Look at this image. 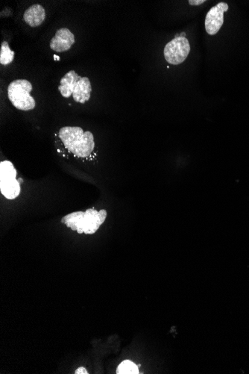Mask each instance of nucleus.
<instances>
[{"instance_id": "6e6552de", "label": "nucleus", "mask_w": 249, "mask_h": 374, "mask_svg": "<svg viewBox=\"0 0 249 374\" xmlns=\"http://www.w3.org/2000/svg\"><path fill=\"white\" fill-rule=\"evenodd\" d=\"M75 42L76 38L73 32L68 29L61 28L57 30L55 36L51 39L50 48L55 52H67L71 49Z\"/></svg>"}, {"instance_id": "9b49d317", "label": "nucleus", "mask_w": 249, "mask_h": 374, "mask_svg": "<svg viewBox=\"0 0 249 374\" xmlns=\"http://www.w3.org/2000/svg\"><path fill=\"white\" fill-rule=\"evenodd\" d=\"M138 368L136 364L131 361L126 360L119 364L116 372L119 374H137L139 373Z\"/></svg>"}, {"instance_id": "f8f14e48", "label": "nucleus", "mask_w": 249, "mask_h": 374, "mask_svg": "<svg viewBox=\"0 0 249 374\" xmlns=\"http://www.w3.org/2000/svg\"><path fill=\"white\" fill-rule=\"evenodd\" d=\"M205 3V0H190L189 3L191 6H199L202 3Z\"/></svg>"}, {"instance_id": "7ed1b4c3", "label": "nucleus", "mask_w": 249, "mask_h": 374, "mask_svg": "<svg viewBox=\"0 0 249 374\" xmlns=\"http://www.w3.org/2000/svg\"><path fill=\"white\" fill-rule=\"evenodd\" d=\"M58 90L63 97L73 95L75 102L84 104L90 99L92 86L87 77L80 76L75 70H70L62 77Z\"/></svg>"}, {"instance_id": "423d86ee", "label": "nucleus", "mask_w": 249, "mask_h": 374, "mask_svg": "<svg viewBox=\"0 0 249 374\" xmlns=\"http://www.w3.org/2000/svg\"><path fill=\"white\" fill-rule=\"evenodd\" d=\"M191 52L189 41L185 37L179 36L167 43L164 48L166 61L173 65L183 63Z\"/></svg>"}, {"instance_id": "ddd939ff", "label": "nucleus", "mask_w": 249, "mask_h": 374, "mask_svg": "<svg viewBox=\"0 0 249 374\" xmlns=\"http://www.w3.org/2000/svg\"><path fill=\"white\" fill-rule=\"evenodd\" d=\"M75 373L76 374H87L88 373V372L87 371V370H86L84 367H79V368H78L77 370H76V372H75Z\"/></svg>"}, {"instance_id": "f03ea898", "label": "nucleus", "mask_w": 249, "mask_h": 374, "mask_svg": "<svg viewBox=\"0 0 249 374\" xmlns=\"http://www.w3.org/2000/svg\"><path fill=\"white\" fill-rule=\"evenodd\" d=\"M107 211L102 209L97 211L95 208L84 211H76L64 217L62 224H66L72 230L78 233L87 235L94 234L106 219Z\"/></svg>"}, {"instance_id": "9d476101", "label": "nucleus", "mask_w": 249, "mask_h": 374, "mask_svg": "<svg viewBox=\"0 0 249 374\" xmlns=\"http://www.w3.org/2000/svg\"><path fill=\"white\" fill-rule=\"evenodd\" d=\"M14 59V52L11 50L7 41H3L0 50V64L2 65H8L12 63Z\"/></svg>"}, {"instance_id": "20e7f679", "label": "nucleus", "mask_w": 249, "mask_h": 374, "mask_svg": "<svg viewBox=\"0 0 249 374\" xmlns=\"http://www.w3.org/2000/svg\"><path fill=\"white\" fill-rule=\"evenodd\" d=\"M33 85L26 79L14 80L8 88V96L16 109L19 110H33L36 103L30 93L33 91Z\"/></svg>"}, {"instance_id": "1a4fd4ad", "label": "nucleus", "mask_w": 249, "mask_h": 374, "mask_svg": "<svg viewBox=\"0 0 249 374\" xmlns=\"http://www.w3.org/2000/svg\"><path fill=\"white\" fill-rule=\"evenodd\" d=\"M45 19V9L40 4L30 6L23 14L24 21L31 27L39 26L44 22Z\"/></svg>"}, {"instance_id": "f257e3e1", "label": "nucleus", "mask_w": 249, "mask_h": 374, "mask_svg": "<svg viewBox=\"0 0 249 374\" xmlns=\"http://www.w3.org/2000/svg\"><path fill=\"white\" fill-rule=\"evenodd\" d=\"M59 139L65 148L78 158L90 156L95 147L94 135L78 126H65L59 130Z\"/></svg>"}, {"instance_id": "39448f33", "label": "nucleus", "mask_w": 249, "mask_h": 374, "mask_svg": "<svg viewBox=\"0 0 249 374\" xmlns=\"http://www.w3.org/2000/svg\"><path fill=\"white\" fill-rule=\"evenodd\" d=\"M17 174L12 162L4 161L0 163V191L9 200L17 198L20 194V182L17 179Z\"/></svg>"}, {"instance_id": "0eeeda50", "label": "nucleus", "mask_w": 249, "mask_h": 374, "mask_svg": "<svg viewBox=\"0 0 249 374\" xmlns=\"http://www.w3.org/2000/svg\"><path fill=\"white\" fill-rule=\"evenodd\" d=\"M228 10V5L220 3L211 8L207 12L205 18V30L207 34L214 35L220 31L224 23V13Z\"/></svg>"}]
</instances>
